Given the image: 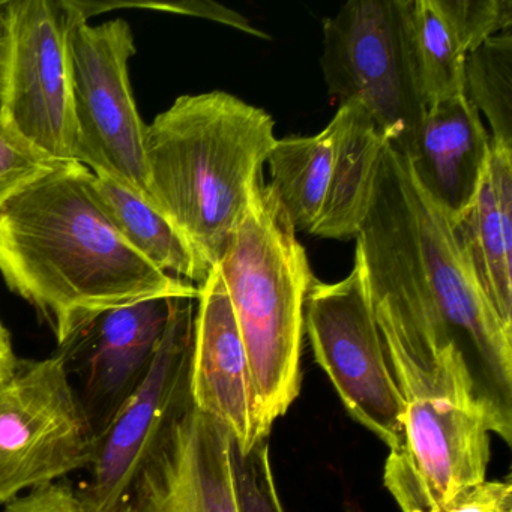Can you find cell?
Returning a JSON list of instances; mask_svg holds the SVG:
<instances>
[{
	"mask_svg": "<svg viewBox=\"0 0 512 512\" xmlns=\"http://www.w3.org/2000/svg\"><path fill=\"white\" fill-rule=\"evenodd\" d=\"M386 139L355 103L341 104L314 136L278 139L269 154L271 184L296 233L356 239L374 197Z\"/></svg>",
	"mask_w": 512,
	"mask_h": 512,
	"instance_id": "cell-5",
	"label": "cell"
},
{
	"mask_svg": "<svg viewBox=\"0 0 512 512\" xmlns=\"http://www.w3.org/2000/svg\"><path fill=\"white\" fill-rule=\"evenodd\" d=\"M304 332L314 359L349 415L394 451L403 439L404 400L392 376L368 298L361 260L337 283L314 278Z\"/></svg>",
	"mask_w": 512,
	"mask_h": 512,
	"instance_id": "cell-9",
	"label": "cell"
},
{
	"mask_svg": "<svg viewBox=\"0 0 512 512\" xmlns=\"http://www.w3.org/2000/svg\"><path fill=\"white\" fill-rule=\"evenodd\" d=\"M355 254L380 337L454 350L490 433L512 442V331L488 302L454 218L386 143Z\"/></svg>",
	"mask_w": 512,
	"mask_h": 512,
	"instance_id": "cell-1",
	"label": "cell"
},
{
	"mask_svg": "<svg viewBox=\"0 0 512 512\" xmlns=\"http://www.w3.org/2000/svg\"><path fill=\"white\" fill-rule=\"evenodd\" d=\"M403 155L418 184L457 220L481 187L491 137L478 110L460 95L428 107Z\"/></svg>",
	"mask_w": 512,
	"mask_h": 512,
	"instance_id": "cell-17",
	"label": "cell"
},
{
	"mask_svg": "<svg viewBox=\"0 0 512 512\" xmlns=\"http://www.w3.org/2000/svg\"><path fill=\"white\" fill-rule=\"evenodd\" d=\"M233 470L239 512H284L272 472L268 439L245 452L233 440Z\"/></svg>",
	"mask_w": 512,
	"mask_h": 512,
	"instance_id": "cell-22",
	"label": "cell"
},
{
	"mask_svg": "<svg viewBox=\"0 0 512 512\" xmlns=\"http://www.w3.org/2000/svg\"><path fill=\"white\" fill-rule=\"evenodd\" d=\"M94 187L119 232L155 268L196 286L205 283L212 268L157 208L107 176L94 173Z\"/></svg>",
	"mask_w": 512,
	"mask_h": 512,
	"instance_id": "cell-19",
	"label": "cell"
},
{
	"mask_svg": "<svg viewBox=\"0 0 512 512\" xmlns=\"http://www.w3.org/2000/svg\"><path fill=\"white\" fill-rule=\"evenodd\" d=\"M464 97L487 119L491 145L512 148V29L467 56Z\"/></svg>",
	"mask_w": 512,
	"mask_h": 512,
	"instance_id": "cell-20",
	"label": "cell"
},
{
	"mask_svg": "<svg viewBox=\"0 0 512 512\" xmlns=\"http://www.w3.org/2000/svg\"><path fill=\"white\" fill-rule=\"evenodd\" d=\"M172 299H151L100 314L59 347L95 440L145 379L166 329Z\"/></svg>",
	"mask_w": 512,
	"mask_h": 512,
	"instance_id": "cell-13",
	"label": "cell"
},
{
	"mask_svg": "<svg viewBox=\"0 0 512 512\" xmlns=\"http://www.w3.org/2000/svg\"><path fill=\"white\" fill-rule=\"evenodd\" d=\"M157 10L169 11L173 14H185V16L200 17V19L212 20V22L221 23V25L230 26V28L238 29L248 35H254L257 38H265L269 40L268 35L260 29L254 28L250 20L245 19L236 11L229 10L223 5L215 4V2H178V4L166 5H148Z\"/></svg>",
	"mask_w": 512,
	"mask_h": 512,
	"instance_id": "cell-25",
	"label": "cell"
},
{
	"mask_svg": "<svg viewBox=\"0 0 512 512\" xmlns=\"http://www.w3.org/2000/svg\"><path fill=\"white\" fill-rule=\"evenodd\" d=\"M454 221L488 302L512 331V148L491 145L481 187Z\"/></svg>",
	"mask_w": 512,
	"mask_h": 512,
	"instance_id": "cell-18",
	"label": "cell"
},
{
	"mask_svg": "<svg viewBox=\"0 0 512 512\" xmlns=\"http://www.w3.org/2000/svg\"><path fill=\"white\" fill-rule=\"evenodd\" d=\"M410 40L425 107L464 95V65L512 29V0H410Z\"/></svg>",
	"mask_w": 512,
	"mask_h": 512,
	"instance_id": "cell-16",
	"label": "cell"
},
{
	"mask_svg": "<svg viewBox=\"0 0 512 512\" xmlns=\"http://www.w3.org/2000/svg\"><path fill=\"white\" fill-rule=\"evenodd\" d=\"M59 164L26 142L0 115V211Z\"/></svg>",
	"mask_w": 512,
	"mask_h": 512,
	"instance_id": "cell-21",
	"label": "cell"
},
{
	"mask_svg": "<svg viewBox=\"0 0 512 512\" xmlns=\"http://www.w3.org/2000/svg\"><path fill=\"white\" fill-rule=\"evenodd\" d=\"M119 512H239L232 434L190 403L140 470Z\"/></svg>",
	"mask_w": 512,
	"mask_h": 512,
	"instance_id": "cell-14",
	"label": "cell"
},
{
	"mask_svg": "<svg viewBox=\"0 0 512 512\" xmlns=\"http://www.w3.org/2000/svg\"><path fill=\"white\" fill-rule=\"evenodd\" d=\"M65 2L77 163L152 205L145 166L146 124L128 74V62L136 55L133 31L122 19L91 26L74 0Z\"/></svg>",
	"mask_w": 512,
	"mask_h": 512,
	"instance_id": "cell-7",
	"label": "cell"
},
{
	"mask_svg": "<svg viewBox=\"0 0 512 512\" xmlns=\"http://www.w3.org/2000/svg\"><path fill=\"white\" fill-rule=\"evenodd\" d=\"M275 122L223 91L182 95L146 125L149 196L214 268L244 221L277 143Z\"/></svg>",
	"mask_w": 512,
	"mask_h": 512,
	"instance_id": "cell-3",
	"label": "cell"
},
{
	"mask_svg": "<svg viewBox=\"0 0 512 512\" xmlns=\"http://www.w3.org/2000/svg\"><path fill=\"white\" fill-rule=\"evenodd\" d=\"M95 446L65 356L19 359L0 382V508L88 469Z\"/></svg>",
	"mask_w": 512,
	"mask_h": 512,
	"instance_id": "cell-8",
	"label": "cell"
},
{
	"mask_svg": "<svg viewBox=\"0 0 512 512\" xmlns=\"http://www.w3.org/2000/svg\"><path fill=\"white\" fill-rule=\"evenodd\" d=\"M191 350V403L229 430L241 451L257 442L254 389L247 353L217 268L199 286Z\"/></svg>",
	"mask_w": 512,
	"mask_h": 512,
	"instance_id": "cell-15",
	"label": "cell"
},
{
	"mask_svg": "<svg viewBox=\"0 0 512 512\" xmlns=\"http://www.w3.org/2000/svg\"><path fill=\"white\" fill-rule=\"evenodd\" d=\"M65 0H8V53L0 115L59 163H77Z\"/></svg>",
	"mask_w": 512,
	"mask_h": 512,
	"instance_id": "cell-11",
	"label": "cell"
},
{
	"mask_svg": "<svg viewBox=\"0 0 512 512\" xmlns=\"http://www.w3.org/2000/svg\"><path fill=\"white\" fill-rule=\"evenodd\" d=\"M194 301H170L166 329L145 379L95 446L88 479L76 488L89 512H119L154 449L190 406Z\"/></svg>",
	"mask_w": 512,
	"mask_h": 512,
	"instance_id": "cell-10",
	"label": "cell"
},
{
	"mask_svg": "<svg viewBox=\"0 0 512 512\" xmlns=\"http://www.w3.org/2000/svg\"><path fill=\"white\" fill-rule=\"evenodd\" d=\"M2 512H89L80 502L70 482L37 488L5 506Z\"/></svg>",
	"mask_w": 512,
	"mask_h": 512,
	"instance_id": "cell-24",
	"label": "cell"
},
{
	"mask_svg": "<svg viewBox=\"0 0 512 512\" xmlns=\"http://www.w3.org/2000/svg\"><path fill=\"white\" fill-rule=\"evenodd\" d=\"M439 512H512V484L506 481H484L455 494Z\"/></svg>",
	"mask_w": 512,
	"mask_h": 512,
	"instance_id": "cell-23",
	"label": "cell"
},
{
	"mask_svg": "<svg viewBox=\"0 0 512 512\" xmlns=\"http://www.w3.org/2000/svg\"><path fill=\"white\" fill-rule=\"evenodd\" d=\"M215 268L229 293L254 389L257 439H268L301 391L304 308L313 283L280 200L260 184Z\"/></svg>",
	"mask_w": 512,
	"mask_h": 512,
	"instance_id": "cell-4",
	"label": "cell"
},
{
	"mask_svg": "<svg viewBox=\"0 0 512 512\" xmlns=\"http://www.w3.org/2000/svg\"><path fill=\"white\" fill-rule=\"evenodd\" d=\"M491 433L481 410L448 398L404 401L403 439L389 451L383 484L401 512H439L487 479Z\"/></svg>",
	"mask_w": 512,
	"mask_h": 512,
	"instance_id": "cell-12",
	"label": "cell"
},
{
	"mask_svg": "<svg viewBox=\"0 0 512 512\" xmlns=\"http://www.w3.org/2000/svg\"><path fill=\"white\" fill-rule=\"evenodd\" d=\"M0 275L52 329L58 346L100 314L151 299H197L115 226L83 164L62 163L0 211Z\"/></svg>",
	"mask_w": 512,
	"mask_h": 512,
	"instance_id": "cell-2",
	"label": "cell"
},
{
	"mask_svg": "<svg viewBox=\"0 0 512 512\" xmlns=\"http://www.w3.org/2000/svg\"><path fill=\"white\" fill-rule=\"evenodd\" d=\"M8 53V0H0V86Z\"/></svg>",
	"mask_w": 512,
	"mask_h": 512,
	"instance_id": "cell-27",
	"label": "cell"
},
{
	"mask_svg": "<svg viewBox=\"0 0 512 512\" xmlns=\"http://www.w3.org/2000/svg\"><path fill=\"white\" fill-rule=\"evenodd\" d=\"M410 0H350L323 20L322 67L329 95L371 116L386 143L404 154L427 107L409 26Z\"/></svg>",
	"mask_w": 512,
	"mask_h": 512,
	"instance_id": "cell-6",
	"label": "cell"
},
{
	"mask_svg": "<svg viewBox=\"0 0 512 512\" xmlns=\"http://www.w3.org/2000/svg\"><path fill=\"white\" fill-rule=\"evenodd\" d=\"M19 364L10 331L0 320V382L7 379Z\"/></svg>",
	"mask_w": 512,
	"mask_h": 512,
	"instance_id": "cell-26",
	"label": "cell"
}]
</instances>
